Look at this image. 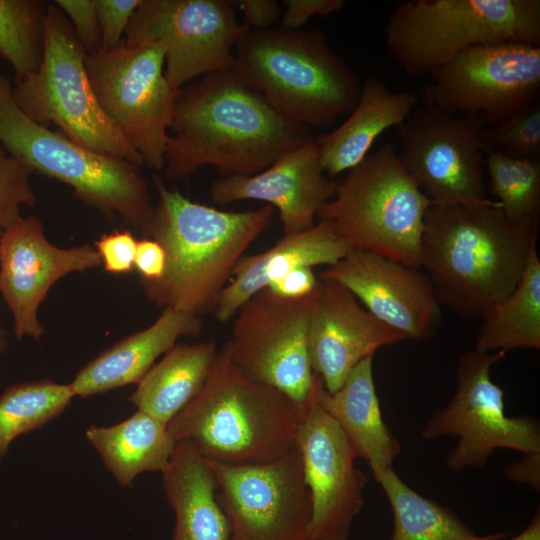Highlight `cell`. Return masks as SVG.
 I'll use <instances>...</instances> for the list:
<instances>
[{
    "label": "cell",
    "mask_w": 540,
    "mask_h": 540,
    "mask_svg": "<svg viewBox=\"0 0 540 540\" xmlns=\"http://www.w3.org/2000/svg\"><path fill=\"white\" fill-rule=\"evenodd\" d=\"M137 242L130 231L116 230L101 236L95 242V249L105 271L114 274L131 272L134 269Z\"/></svg>",
    "instance_id": "obj_38"
},
{
    "label": "cell",
    "mask_w": 540,
    "mask_h": 540,
    "mask_svg": "<svg viewBox=\"0 0 540 540\" xmlns=\"http://www.w3.org/2000/svg\"><path fill=\"white\" fill-rule=\"evenodd\" d=\"M505 356L501 351L475 349L461 355L452 399L434 412L421 430L424 440L458 438L445 459L452 472L482 467L498 449L540 453L539 423L530 416L509 417L505 393L491 378L492 366Z\"/></svg>",
    "instance_id": "obj_11"
},
{
    "label": "cell",
    "mask_w": 540,
    "mask_h": 540,
    "mask_svg": "<svg viewBox=\"0 0 540 540\" xmlns=\"http://www.w3.org/2000/svg\"><path fill=\"white\" fill-rule=\"evenodd\" d=\"M230 524L229 540H307L312 500L301 454L294 446L278 460L255 466L206 461Z\"/></svg>",
    "instance_id": "obj_16"
},
{
    "label": "cell",
    "mask_w": 540,
    "mask_h": 540,
    "mask_svg": "<svg viewBox=\"0 0 540 540\" xmlns=\"http://www.w3.org/2000/svg\"><path fill=\"white\" fill-rule=\"evenodd\" d=\"M12 84L8 77L0 74V103L11 97Z\"/></svg>",
    "instance_id": "obj_45"
},
{
    "label": "cell",
    "mask_w": 540,
    "mask_h": 540,
    "mask_svg": "<svg viewBox=\"0 0 540 540\" xmlns=\"http://www.w3.org/2000/svg\"><path fill=\"white\" fill-rule=\"evenodd\" d=\"M488 190L512 221H540V160L518 159L498 152L485 155Z\"/></svg>",
    "instance_id": "obj_33"
},
{
    "label": "cell",
    "mask_w": 540,
    "mask_h": 540,
    "mask_svg": "<svg viewBox=\"0 0 540 540\" xmlns=\"http://www.w3.org/2000/svg\"><path fill=\"white\" fill-rule=\"evenodd\" d=\"M85 64L103 112L144 164L163 170L179 90L166 79L162 46L122 42L87 53Z\"/></svg>",
    "instance_id": "obj_10"
},
{
    "label": "cell",
    "mask_w": 540,
    "mask_h": 540,
    "mask_svg": "<svg viewBox=\"0 0 540 540\" xmlns=\"http://www.w3.org/2000/svg\"><path fill=\"white\" fill-rule=\"evenodd\" d=\"M162 478L175 515L172 540L230 539V524L217 499L215 477L190 441L175 444Z\"/></svg>",
    "instance_id": "obj_25"
},
{
    "label": "cell",
    "mask_w": 540,
    "mask_h": 540,
    "mask_svg": "<svg viewBox=\"0 0 540 540\" xmlns=\"http://www.w3.org/2000/svg\"><path fill=\"white\" fill-rule=\"evenodd\" d=\"M166 255L162 246L151 238H144L137 242L134 268L138 271L140 279L154 281L164 273Z\"/></svg>",
    "instance_id": "obj_42"
},
{
    "label": "cell",
    "mask_w": 540,
    "mask_h": 540,
    "mask_svg": "<svg viewBox=\"0 0 540 540\" xmlns=\"http://www.w3.org/2000/svg\"><path fill=\"white\" fill-rule=\"evenodd\" d=\"M47 8L41 0H0V57L12 66L15 80L42 62Z\"/></svg>",
    "instance_id": "obj_32"
},
{
    "label": "cell",
    "mask_w": 540,
    "mask_h": 540,
    "mask_svg": "<svg viewBox=\"0 0 540 540\" xmlns=\"http://www.w3.org/2000/svg\"><path fill=\"white\" fill-rule=\"evenodd\" d=\"M281 26L298 30L311 17L332 15L345 6L343 0H283Z\"/></svg>",
    "instance_id": "obj_39"
},
{
    "label": "cell",
    "mask_w": 540,
    "mask_h": 540,
    "mask_svg": "<svg viewBox=\"0 0 540 540\" xmlns=\"http://www.w3.org/2000/svg\"><path fill=\"white\" fill-rule=\"evenodd\" d=\"M158 194L145 238L164 249L166 266L154 281L140 279L150 302L202 317L214 313L232 272L272 221L274 208L222 211L193 202L154 175Z\"/></svg>",
    "instance_id": "obj_2"
},
{
    "label": "cell",
    "mask_w": 540,
    "mask_h": 540,
    "mask_svg": "<svg viewBox=\"0 0 540 540\" xmlns=\"http://www.w3.org/2000/svg\"><path fill=\"white\" fill-rule=\"evenodd\" d=\"M32 173L0 144V234L22 217V206L35 205L36 195L30 182Z\"/></svg>",
    "instance_id": "obj_35"
},
{
    "label": "cell",
    "mask_w": 540,
    "mask_h": 540,
    "mask_svg": "<svg viewBox=\"0 0 540 540\" xmlns=\"http://www.w3.org/2000/svg\"><path fill=\"white\" fill-rule=\"evenodd\" d=\"M431 205L395 144L386 143L347 171L316 218L351 249L421 269L424 219Z\"/></svg>",
    "instance_id": "obj_6"
},
{
    "label": "cell",
    "mask_w": 540,
    "mask_h": 540,
    "mask_svg": "<svg viewBox=\"0 0 540 540\" xmlns=\"http://www.w3.org/2000/svg\"><path fill=\"white\" fill-rule=\"evenodd\" d=\"M216 343H176L137 383L129 401L167 425L203 388L216 359Z\"/></svg>",
    "instance_id": "obj_27"
},
{
    "label": "cell",
    "mask_w": 540,
    "mask_h": 540,
    "mask_svg": "<svg viewBox=\"0 0 540 540\" xmlns=\"http://www.w3.org/2000/svg\"><path fill=\"white\" fill-rule=\"evenodd\" d=\"M422 102L453 115H480L492 125L538 102L540 46L495 43L470 47L429 74Z\"/></svg>",
    "instance_id": "obj_15"
},
{
    "label": "cell",
    "mask_w": 540,
    "mask_h": 540,
    "mask_svg": "<svg viewBox=\"0 0 540 540\" xmlns=\"http://www.w3.org/2000/svg\"><path fill=\"white\" fill-rule=\"evenodd\" d=\"M100 265L89 244L60 248L50 243L34 216L21 217L0 234V293L12 313L17 340L43 336L38 310L56 281Z\"/></svg>",
    "instance_id": "obj_18"
},
{
    "label": "cell",
    "mask_w": 540,
    "mask_h": 540,
    "mask_svg": "<svg viewBox=\"0 0 540 540\" xmlns=\"http://www.w3.org/2000/svg\"><path fill=\"white\" fill-rule=\"evenodd\" d=\"M163 171L183 181L212 166L226 176L254 175L311 138V128L279 114L233 70L179 90Z\"/></svg>",
    "instance_id": "obj_1"
},
{
    "label": "cell",
    "mask_w": 540,
    "mask_h": 540,
    "mask_svg": "<svg viewBox=\"0 0 540 540\" xmlns=\"http://www.w3.org/2000/svg\"><path fill=\"white\" fill-rule=\"evenodd\" d=\"M320 290L321 282L307 296L285 298L261 289L236 312L227 341L232 362L246 377L280 390L303 408L316 378L308 341Z\"/></svg>",
    "instance_id": "obj_12"
},
{
    "label": "cell",
    "mask_w": 540,
    "mask_h": 540,
    "mask_svg": "<svg viewBox=\"0 0 540 540\" xmlns=\"http://www.w3.org/2000/svg\"><path fill=\"white\" fill-rule=\"evenodd\" d=\"M337 184L324 172L313 137L259 173L214 180L210 196L219 205L265 202L278 210L283 236H291L315 225L318 210L332 198Z\"/></svg>",
    "instance_id": "obj_20"
},
{
    "label": "cell",
    "mask_w": 540,
    "mask_h": 540,
    "mask_svg": "<svg viewBox=\"0 0 540 540\" xmlns=\"http://www.w3.org/2000/svg\"><path fill=\"white\" fill-rule=\"evenodd\" d=\"M499 538L496 540H503ZM508 540H540V514L536 512L530 524L518 535Z\"/></svg>",
    "instance_id": "obj_44"
},
{
    "label": "cell",
    "mask_w": 540,
    "mask_h": 540,
    "mask_svg": "<svg viewBox=\"0 0 540 540\" xmlns=\"http://www.w3.org/2000/svg\"><path fill=\"white\" fill-rule=\"evenodd\" d=\"M304 408L246 377L225 342L201 391L166 426L175 444L190 441L206 461L264 465L294 446Z\"/></svg>",
    "instance_id": "obj_4"
},
{
    "label": "cell",
    "mask_w": 540,
    "mask_h": 540,
    "mask_svg": "<svg viewBox=\"0 0 540 540\" xmlns=\"http://www.w3.org/2000/svg\"><path fill=\"white\" fill-rule=\"evenodd\" d=\"M539 226L510 220L496 201L432 204L424 219L421 268L439 304L463 318L481 317L516 287Z\"/></svg>",
    "instance_id": "obj_3"
},
{
    "label": "cell",
    "mask_w": 540,
    "mask_h": 540,
    "mask_svg": "<svg viewBox=\"0 0 540 540\" xmlns=\"http://www.w3.org/2000/svg\"><path fill=\"white\" fill-rule=\"evenodd\" d=\"M373 357L360 361L334 392L323 389L320 404L337 423L357 458L372 470L391 467L401 445L386 425L373 378Z\"/></svg>",
    "instance_id": "obj_26"
},
{
    "label": "cell",
    "mask_w": 540,
    "mask_h": 540,
    "mask_svg": "<svg viewBox=\"0 0 540 540\" xmlns=\"http://www.w3.org/2000/svg\"><path fill=\"white\" fill-rule=\"evenodd\" d=\"M233 70L283 117L327 127L354 109L362 83L318 31L272 27L238 40Z\"/></svg>",
    "instance_id": "obj_5"
},
{
    "label": "cell",
    "mask_w": 540,
    "mask_h": 540,
    "mask_svg": "<svg viewBox=\"0 0 540 540\" xmlns=\"http://www.w3.org/2000/svg\"><path fill=\"white\" fill-rule=\"evenodd\" d=\"M203 330L201 317L165 308L147 328L135 332L89 361L69 386L78 397H89L138 383L156 359L181 337H196Z\"/></svg>",
    "instance_id": "obj_22"
},
{
    "label": "cell",
    "mask_w": 540,
    "mask_h": 540,
    "mask_svg": "<svg viewBox=\"0 0 540 540\" xmlns=\"http://www.w3.org/2000/svg\"><path fill=\"white\" fill-rule=\"evenodd\" d=\"M74 394L68 384L52 380L17 383L0 396V463L20 435L38 430L57 418Z\"/></svg>",
    "instance_id": "obj_31"
},
{
    "label": "cell",
    "mask_w": 540,
    "mask_h": 540,
    "mask_svg": "<svg viewBox=\"0 0 540 540\" xmlns=\"http://www.w3.org/2000/svg\"><path fill=\"white\" fill-rule=\"evenodd\" d=\"M0 144L33 172L70 186L78 200L108 220L119 218L142 234L147 228L154 205L141 167L36 124L11 97L0 103Z\"/></svg>",
    "instance_id": "obj_8"
},
{
    "label": "cell",
    "mask_w": 540,
    "mask_h": 540,
    "mask_svg": "<svg viewBox=\"0 0 540 540\" xmlns=\"http://www.w3.org/2000/svg\"><path fill=\"white\" fill-rule=\"evenodd\" d=\"M323 389L316 375L295 436L312 500L307 540H348L364 506L367 478L356 467L357 457L343 432L320 404Z\"/></svg>",
    "instance_id": "obj_17"
},
{
    "label": "cell",
    "mask_w": 540,
    "mask_h": 540,
    "mask_svg": "<svg viewBox=\"0 0 540 540\" xmlns=\"http://www.w3.org/2000/svg\"><path fill=\"white\" fill-rule=\"evenodd\" d=\"M141 1L95 0L101 34V50L112 51L122 44V37Z\"/></svg>",
    "instance_id": "obj_36"
},
{
    "label": "cell",
    "mask_w": 540,
    "mask_h": 540,
    "mask_svg": "<svg viewBox=\"0 0 540 540\" xmlns=\"http://www.w3.org/2000/svg\"><path fill=\"white\" fill-rule=\"evenodd\" d=\"M319 279L321 290L309 330V356L313 373L332 393L360 361L374 356L380 347L407 337L361 307L337 281Z\"/></svg>",
    "instance_id": "obj_21"
},
{
    "label": "cell",
    "mask_w": 540,
    "mask_h": 540,
    "mask_svg": "<svg viewBox=\"0 0 540 540\" xmlns=\"http://www.w3.org/2000/svg\"><path fill=\"white\" fill-rule=\"evenodd\" d=\"M508 480L528 485L535 491L540 487V453H524L505 468Z\"/></svg>",
    "instance_id": "obj_43"
},
{
    "label": "cell",
    "mask_w": 540,
    "mask_h": 540,
    "mask_svg": "<svg viewBox=\"0 0 540 540\" xmlns=\"http://www.w3.org/2000/svg\"><path fill=\"white\" fill-rule=\"evenodd\" d=\"M248 30L232 1L142 0L123 42L160 44L166 79L180 90L196 77L233 69L235 46Z\"/></svg>",
    "instance_id": "obj_14"
},
{
    "label": "cell",
    "mask_w": 540,
    "mask_h": 540,
    "mask_svg": "<svg viewBox=\"0 0 540 540\" xmlns=\"http://www.w3.org/2000/svg\"><path fill=\"white\" fill-rule=\"evenodd\" d=\"M8 346V334L6 329L0 326V358Z\"/></svg>",
    "instance_id": "obj_46"
},
{
    "label": "cell",
    "mask_w": 540,
    "mask_h": 540,
    "mask_svg": "<svg viewBox=\"0 0 540 540\" xmlns=\"http://www.w3.org/2000/svg\"><path fill=\"white\" fill-rule=\"evenodd\" d=\"M347 288L377 319L407 339L430 338L440 304L428 276L383 256L352 249L319 274Z\"/></svg>",
    "instance_id": "obj_19"
},
{
    "label": "cell",
    "mask_w": 540,
    "mask_h": 540,
    "mask_svg": "<svg viewBox=\"0 0 540 540\" xmlns=\"http://www.w3.org/2000/svg\"><path fill=\"white\" fill-rule=\"evenodd\" d=\"M232 3L242 12L243 24L249 30L269 29L281 20L282 9L275 0H236Z\"/></svg>",
    "instance_id": "obj_41"
},
{
    "label": "cell",
    "mask_w": 540,
    "mask_h": 540,
    "mask_svg": "<svg viewBox=\"0 0 540 540\" xmlns=\"http://www.w3.org/2000/svg\"><path fill=\"white\" fill-rule=\"evenodd\" d=\"M85 437L122 487L144 472L162 473L175 447L167 426L140 410L115 425L91 426Z\"/></svg>",
    "instance_id": "obj_28"
},
{
    "label": "cell",
    "mask_w": 540,
    "mask_h": 540,
    "mask_svg": "<svg viewBox=\"0 0 540 540\" xmlns=\"http://www.w3.org/2000/svg\"><path fill=\"white\" fill-rule=\"evenodd\" d=\"M393 515L390 540H496L505 533L477 535L449 509L407 485L393 467L372 470Z\"/></svg>",
    "instance_id": "obj_30"
},
{
    "label": "cell",
    "mask_w": 540,
    "mask_h": 540,
    "mask_svg": "<svg viewBox=\"0 0 540 540\" xmlns=\"http://www.w3.org/2000/svg\"><path fill=\"white\" fill-rule=\"evenodd\" d=\"M87 52L64 13L48 4L44 52L39 68L15 80L11 98L31 121L52 124L68 139L96 152L123 158L139 167L144 162L103 112L91 86Z\"/></svg>",
    "instance_id": "obj_9"
},
{
    "label": "cell",
    "mask_w": 540,
    "mask_h": 540,
    "mask_svg": "<svg viewBox=\"0 0 540 540\" xmlns=\"http://www.w3.org/2000/svg\"><path fill=\"white\" fill-rule=\"evenodd\" d=\"M484 155L490 152L529 160H540V104L535 102L492 125L481 134Z\"/></svg>",
    "instance_id": "obj_34"
},
{
    "label": "cell",
    "mask_w": 540,
    "mask_h": 540,
    "mask_svg": "<svg viewBox=\"0 0 540 540\" xmlns=\"http://www.w3.org/2000/svg\"><path fill=\"white\" fill-rule=\"evenodd\" d=\"M70 22L87 53L101 48V34L95 0H56L53 2Z\"/></svg>",
    "instance_id": "obj_37"
},
{
    "label": "cell",
    "mask_w": 540,
    "mask_h": 540,
    "mask_svg": "<svg viewBox=\"0 0 540 540\" xmlns=\"http://www.w3.org/2000/svg\"><path fill=\"white\" fill-rule=\"evenodd\" d=\"M389 55L411 77L430 74L477 45L540 46L539 0H409L385 25Z\"/></svg>",
    "instance_id": "obj_7"
},
{
    "label": "cell",
    "mask_w": 540,
    "mask_h": 540,
    "mask_svg": "<svg viewBox=\"0 0 540 540\" xmlns=\"http://www.w3.org/2000/svg\"><path fill=\"white\" fill-rule=\"evenodd\" d=\"M320 284L313 269L307 266L297 267L284 276L272 280L267 288L274 294L285 298H300L313 293Z\"/></svg>",
    "instance_id": "obj_40"
},
{
    "label": "cell",
    "mask_w": 540,
    "mask_h": 540,
    "mask_svg": "<svg viewBox=\"0 0 540 540\" xmlns=\"http://www.w3.org/2000/svg\"><path fill=\"white\" fill-rule=\"evenodd\" d=\"M536 243L529 251L516 287L481 315L475 350L504 352L540 348V259Z\"/></svg>",
    "instance_id": "obj_29"
},
{
    "label": "cell",
    "mask_w": 540,
    "mask_h": 540,
    "mask_svg": "<svg viewBox=\"0 0 540 540\" xmlns=\"http://www.w3.org/2000/svg\"><path fill=\"white\" fill-rule=\"evenodd\" d=\"M351 250L322 222H317L306 231L283 236L271 248L240 258L220 296L214 315L220 323L228 322L252 295L266 288L272 280L301 266H332Z\"/></svg>",
    "instance_id": "obj_23"
},
{
    "label": "cell",
    "mask_w": 540,
    "mask_h": 540,
    "mask_svg": "<svg viewBox=\"0 0 540 540\" xmlns=\"http://www.w3.org/2000/svg\"><path fill=\"white\" fill-rule=\"evenodd\" d=\"M417 102L411 92L392 91L380 79L366 78L347 119L330 133L315 138L324 172L334 177L358 165L384 131L409 118Z\"/></svg>",
    "instance_id": "obj_24"
},
{
    "label": "cell",
    "mask_w": 540,
    "mask_h": 540,
    "mask_svg": "<svg viewBox=\"0 0 540 540\" xmlns=\"http://www.w3.org/2000/svg\"><path fill=\"white\" fill-rule=\"evenodd\" d=\"M480 115H453L422 102L396 127L398 156L432 204L483 205L487 195Z\"/></svg>",
    "instance_id": "obj_13"
}]
</instances>
